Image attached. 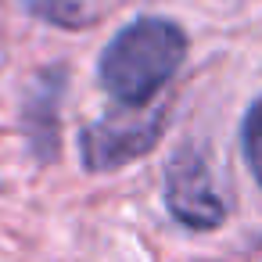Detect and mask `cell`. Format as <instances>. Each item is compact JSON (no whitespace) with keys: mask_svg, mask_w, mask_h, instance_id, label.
Instances as JSON below:
<instances>
[{"mask_svg":"<svg viewBox=\"0 0 262 262\" xmlns=\"http://www.w3.org/2000/svg\"><path fill=\"white\" fill-rule=\"evenodd\" d=\"M187 33L172 18L144 15L122 26L97 61L101 86L122 108H144L183 65Z\"/></svg>","mask_w":262,"mask_h":262,"instance_id":"6da1fadb","label":"cell"},{"mask_svg":"<svg viewBox=\"0 0 262 262\" xmlns=\"http://www.w3.org/2000/svg\"><path fill=\"white\" fill-rule=\"evenodd\" d=\"M162 129H165V108H155V112L119 108V112L83 126L79 158L90 172L122 169V165L137 162L140 155L155 151L162 140Z\"/></svg>","mask_w":262,"mask_h":262,"instance_id":"7a4b0ae2","label":"cell"},{"mask_svg":"<svg viewBox=\"0 0 262 262\" xmlns=\"http://www.w3.org/2000/svg\"><path fill=\"white\" fill-rule=\"evenodd\" d=\"M165 208L187 230H215L226 219V201L215 190L212 169L194 144L176 147L165 169Z\"/></svg>","mask_w":262,"mask_h":262,"instance_id":"3957f363","label":"cell"},{"mask_svg":"<svg viewBox=\"0 0 262 262\" xmlns=\"http://www.w3.org/2000/svg\"><path fill=\"white\" fill-rule=\"evenodd\" d=\"M65 72H47L40 83H36V94L26 101V126H29V137H33V147L36 155L47 162L51 155H58V97H61V83Z\"/></svg>","mask_w":262,"mask_h":262,"instance_id":"277c9868","label":"cell"},{"mask_svg":"<svg viewBox=\"0 0 262 262\" xmlns=\"http://www.w3.org/2000/svg\"><path fill=\"white\" fill-rule=\"evenodd\" d=\"M26 11L47 26H58V29H79L90 18V11L79 0H26Z\"/></svg>","mask_w":262,"mask_h":262,"instance_id":"5b68a950","label":"cell"},{"mask_svg":"<svg viewBox=\"0 0 262 262\" xmlns=\"http://www.w3.org/2000/svg\"><path fill=\"white\" fill-rule=\"evenodd\" d=\"M241 147L251 165V176H258L262 172V97L248 108V115L241 122Z\"/></svg>","mask_w":262,"mask_h":262,"instance_id":"8992f818","label":"cell"},{"mask_svg":"<svg viewBox=\"0 0 262 262\" xmlns=\"http://www.w3.org/2000/svg\"><path fill=\"white\" fill-rule=\"evenodd\" d=\"M255 180H258V183H262V172H258V176H255Z\"/></svg>","mask_w":262,"mask_h":262,"instance_id":"52a82bcc","label":"cell"}]
</instances>
